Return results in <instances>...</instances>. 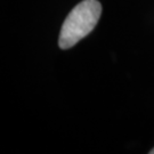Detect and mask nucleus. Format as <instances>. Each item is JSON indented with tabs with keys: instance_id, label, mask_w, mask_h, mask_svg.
I'll return each mask as SVG.
<instances>
[{
	"instance_id": "obj_1",
	"label": "nucleus",
	"mask_w": 154,
	"mask_h": 154,
	"mask_svg": "<svg viewBox=\"0 0 154 154\" xmlns=\"http://www.w3.org/2000/svg\"><path fill=\"white\" fill-rule=\"evenodd\" d=\"M102 14V6L97 0H83L72 9L63 23L58 46L69 49L93 31Z\"/></svg>"
},
{
	"instance_id": "obj_2",
	"label": "nucleus",
	"mask_w": 154,
	"mask_h": 154,
	"mask_svg": "<svg viewBox=\"0 0 154 154\" xmlns=\"http://www.w3.org/2000/svg\"><path fill=\"white\" fill-rule=\"evenodd\" d=\"M149 154H154V147H153L152 149H151V151H149Z\"/></svg>"
}]
</instances>
